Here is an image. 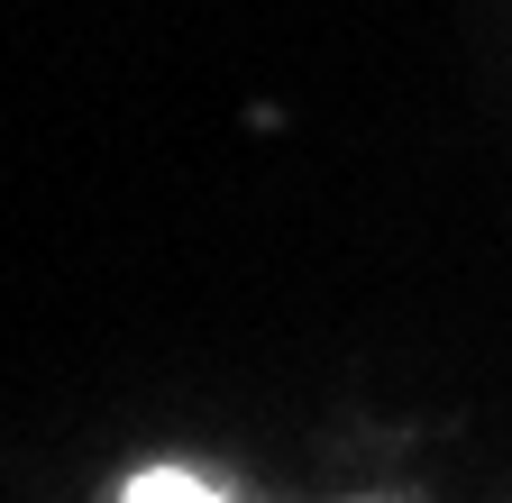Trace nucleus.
<instances>
[{
    "mask_svg": "<svg viewBox=\"0 0 512 503\" xmlns=\"http://www.w3.org/2000/svg\"><path fill=\"white\" fill-rule=\"evenodd\" d=\"M348 503H403V494H348Z\"/></svg>",
    "mask_w": 512,
    "mask_h": 503,
    "instance_id": "2",
    "label": "nucleus"
},
{
    "mask_svg": "<svg viewBox=\"0 0 512 503\" xmlns=\"http://www.w3.org/2000/svg\"><path fill=\"white\" fill-rule=\"evenodd\" d=\"M119 503H229L211 476H192V467H147V476H128Z\"/></svg>",
    "mask_w": 512,
    "mask_h": 503,
    "instance_id": "1",
    "label": "nucleus"
}]
</instances>
